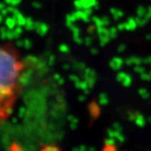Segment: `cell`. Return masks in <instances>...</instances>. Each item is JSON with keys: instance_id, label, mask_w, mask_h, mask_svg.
<instances>
[{"instance_id": "6da1fadb", "label": "cell", "mask_w": 151, "mask_h": 151, "mask_svg": "<svg viewBox=\"0 0 151 151\" xmlns=\"http://www.w3.org/2000/svg\"><path fill=\"white\" fill-rule=\"evenodd\" d=\"M25 64L13 48L0 45V126L11 116L23 88Z\"/></svg>"}]
</instances>
